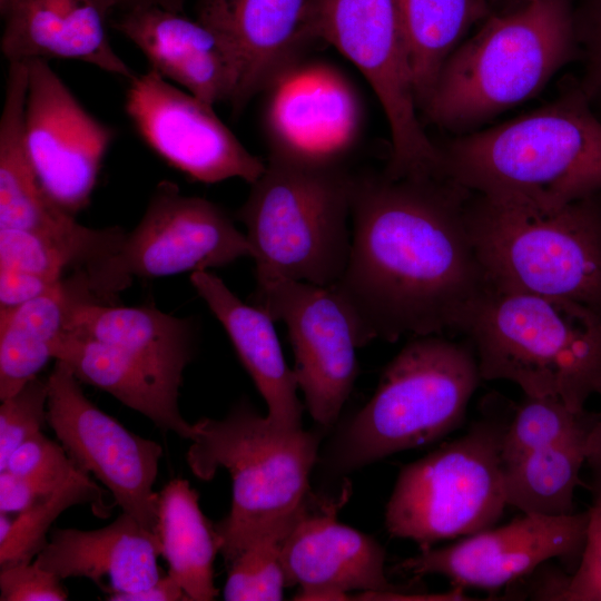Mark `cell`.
<instances>
[{
  "label": "cell",
  "instance_id": "cell-1",
  "mask_svg": "<svg viewBox=\"0 0 601 601\" xmlns=\"http://www.w3.org/2000/svg\"><path fill=\"white\" fill-rule=\"evenodd\" d=\"M471 194L445 177L355 176L351 250L333 287L361 346L462 331L489 286L466 221Z\"/></svg>",
  "mask_w": 601,
  "mask_h": 601
},
{
  "label": "cell",
  "instance_id": "cell-2",
  "mask_svg": "<svg viewBox=\"0 0 601 601\" xmlns=\"http://www.w3.org/2000/svg\"><path fill=\"white\" fill-rule=\"evenodd\" d=\"M442 175L491 200L554 211L601 193V118L579 82L509 121L454 135Z\"/></svg>",
  "mask_w": 601,
  "mask_h": 601
},
{
  "label": "cell",
  "instance_id": "cell-3",
  "mask_svg": "<svg viewBox=\"0 0 601 601\" xmlns=\"http://www.w3.org/2000/svg\"><path fill=\"white\" fill-rule=\"evenodd\" d=\"M578 59L572 0L492 11L447 58L420 111L443 130L471 132L536 96Z\"/></svg>",
  "mask_w": 601,
  "mask_h": 601
},
{
  "label": "cell",
  "instance_id": "cell-4",
  "mask_svg": "<svg viewBox=\"0 0 601 601\" xmlns=\"http://www.w3.org/2000/svg\"><path fill=\"white\" fill-rule=\"evenodd\" d=\"M481 378L553 396L574 411L601 383V314L563 298L487 286L462 331Z\"/></svg>",
  "mask_w": 601,
  "mask_h": 601
},
{
  "label": "cell",
  "instance_id": "cell-5",
  "mask_svg": "<svg viewBox=\"0 0 601 601\" xmlns=\"http://www.w3.org/2000/svg\"><path fill=\"white\" fill-rule=\"evenodd\" d=\"M354 184L342 164L269 152L237 211L256 283L286 278L333 286L339 280L351 250Z\"/></svg>",
  "mask_w": 601,
  "mask_h": 601
},
{
  "label": "cell",
  "instance_id": "cell-6",
  "mask_svg": "<svg viewBox=\"0 0 601 601\" xmlns=\"http://www.w3.org/2000/svg\"><path fill=\"white\" fill-rule=\"evenodd\" d=\"M193 426L186 455L193 473L209 481L225 469L233 481L230 511L215 525L228 565L254 539L299 511L311 493L319 435L275 425L246 401L223 418L204 417Z\"/></svg>",
  "mask_w": 601,
  "mask_h": 601
},
{
  "label": "cell",
  "instance_id": "cell-7",
  "mask_svg": "<svg viewBox=\"0 0 601 601\" xmlns=\"http://www.w3.org/2000/svg\"><path fill=\"white\" fill-rule=\"evenodd\" d=\"M466 221L490 286L563 298L601 314V193L554 211L472 193Z\"/></svg>",
  "mask_w": 601,
  "mask_h": 601
},
{
  "label": "cell",
  "instance_id": "cell-8",
  "mask_svg": "<svg viewBox=\"0 0 601 601\" xmlns=\"http://www.w3.org/2000/svg\"><path fill=\"white\" fill-rule=\"evenodd\" d=\"M481 380L470 341L414 337L388 363L374 395L337 437L333 469L349 472L446 436L464 421Z\"/></svg>",
  "mask_w": 601,
  "mask_h": 601
},
{
  "label": "cell",
  "instance_id": "cell-9",
  "mask_svg": "<svg viewBox=\"0 0 601 601\" xmlns=\"http://www.w3.org/2000/svg\"><path fill=\"white\" fill-rule=\"evenodd\" d=\"M510 416L487 412L462 436L405 465L386 505L388 533L426 550L495 525L508 505L502 443Z\"/></svg>",
  "mask_w": 601,
  "mask_h": 601
},
{
  "label": "cell",
  "instance_id": "cell-10",
  "mask_svg": "<svg viewBox=\"0 0 601 601\" xmlns=\"http://www.w3.org/2000/svg\"><path fill=\"white\" fill-rule=\"evenodd\" d=\"M313 40L337 49L364 76L385 114L392 178L442 176V156L418 118L408 48L395 0H312Z\"/></svg>",
  "mask_w": 601,
  "mask_h": 601
},
{
  "label": "cell",
  "instance_id": "cell-11",
  "mask_svg": "<svg viewBox=\"0 0 601 601\" xmlns=\"http://www.w3.org/2000/svg\"><path fill=\"white\" fill-rule=\"evenodd\" d=\"M252 257L246 234L215 203L181 194L169 180L160 181L147 208L116 250L82 270L101 302L126 288L132 277L156 278L227 266Z\"/></svg>",
  "mask_w": 601,
  "mask_h": 601
},
{
  "label": "cell",
  "instance_id": "cell-12",
  "mask_svg": "<svg viewBox=\"0 0 601 601\" xmlns=\"http://www.w3.org/2000/svg\"><path fill=\"white\" fill-rule=\"evenodd\" d=\"M253 304L285 324L307 411L322 426L333 425L358 373L351 307L333 286L286 278L256 283Z\"/></svg>",
  "mask_w": 601,
  "mask_h": 601
},
{
  "label": "cell",
  "instance_id": "cell-13",
  "mask_svg": "<svg viewBox=\"0 0 601 601\" xmlns=\"http://www.w3.org/2000/svg\"><path fill=\"white\" fill-rule=\"evenodd\" d=\"M47 380L48 424L70 459L109 490L121 511L156 532L154 484L162 456L160 444L132 433L98 408L65 363L56 361Z\"/></svg>",
  "mask_w": 601,
  "mask_h": 601
},
{
  "label": "cell",
  "instance_id": "cell-14",
  "mask_svg": "<svg viewBox=\"0 0 601 601\" xmlns=\"http://www.w3.org/2000/svg\"><path fill=\"white\" fill-rule=\"evenodd\" d=\"M125 110L149 148L194 180L252 185L265 170L266 161L247 150L213 105L152 69L129 80Z\"/></svg>",
  "mask_w": 601,
  "mask_h": 601
},
{
  "label": "cell",
  "instance_id": "cell-15",
  "mask_svg": "<svg viewBox=\"0 0 601 601\" xmlns=\"http://www.w3.org/2000/svg\"><path fill=\"white\" fill-rule=\"evenodd\" d=\"M28 62L26 139L47 195L76 216L90 203L115 130L92 116L49 61Z\"/></svg>",
  "mask_w": 601,
  "mask_h": 601
},
{
  "label": "cell",
  "instance_id": "cell-16",
  "mask_svg": "<svg viewBox=\"0 0 601 601\" xmlns=\"http://www.w3.org/2000/svg\"><path fill=\"white\" fill-rule=\"evenodd\" d=\"M588 511L563 515L523 513L457 542L421 550L394 566L395 572L441 574L457 589H499L552 559L579 562L585 541Z\"/></svg>",
  "mask_w": 601,
  "mask_h": 601
},
{
  "label": "cell",
  "instance_id": "cell-17",
  "mask_svg": "<svg viewBox=\"0 0 601 601\" xmlns=\"http://www.w3.org/2000/svg\"><path fill=\"white\" fill-rule=\"evenodd\" d=\"M351 485L337 496L312 492L289 529L282 551L287 587L298 585L299 600H343L351 591L387 597L400 593L385 573V550L373 538L342 524L337 513Z\"/></svg>",
  "mask_w": 601,
  "mask_h": 601
},
{
  "label": "cell",
  "instance_id": "cell-18",
  "mask_svg": "<svg viewBox=\"0 0 601 601\" xmlns=\"http://www.w3.org/2000/svg\"><path fill=\"white\" fill-rule=\"evenodd\" d=\"M264 126L269 152L322 164H342L362 120L356 92L331 66L303 65L267 90Z\"/></svg>",
  "mask_w": 601,
  "mask_h": 601
},
{
  "label": "cell",
  "instance_id": "cell-19",
  "mask_svg": "<svg viewBox=\"0 0 601 601\" xmlns=\"http://www.w3.org/2000/svg\"><path fill=\"white\" fill-rule=\"evenodd\" d=\"M312 0H197L196 19L227 48L236 73L229 102L240 112L284 72L299 62L314 41L307 28Z\"/></svg>",
  "mask_w": 601,
  "mask_h": 601
},
{
  "label": "cell",
  "instance_id": "cell-20",
  "mask_svg": "<svg viewBox=\"0 0 601 601\" xmlns=\"http://www.w3.org/2000/svg\"><path fill=\"white\" fill-rule=\"evenodd\" d=\"M115 0H0L8 62L75 60L128 81L136 75L108 36Z\"/></svg>",
  "mask_w": 601,
  "mask_h": 601
},
{
  "label": "cell",
  "instance_id": "cell-21",
  "mask_svg": "<svg viewBox=\"0 0 601 601\" xmlns=\"http://www.w3.org/2000/svg\"><path fill=\"white\" fill-rule=\"evenodd\" d=\"M110 27L131 41L150 68L215 106L230 102L236 87L231 57L220 38L183 12L145 6L122 10Z\"/></svg>",
  "mask_w": 601,
  "mask_h": 601
},
{
  "label": "cell",
  "instance_id": "cell-22",
  "mask_svg": "<svg viewBox=\"0 0 601 601\" xmlns=\"http://www.w3.org/2000/svg\"><path fill=\"white\" fill-rule=\"evenodd\" d=\"M159 555L157 533L122 511L97 530H52L33 561L60 580L89 579L108 595L139 591L158 581Z\"/></svg>",
  "mask_w": 601,
  "mask_h": 601
},
{
  "label": "cell",
  "instance_id": "cell-23",
  "mask_svg": "<svg viewBox=\"0 0 601 601\" xmlns=\"http://www.w3.org/2000/svg\"><path fill=\"white\" fill-rule=\"evenodd\" d=\"M190 282L220 322L243 365L267 404V417L284 428H300L303 404L298 384L285 361L273 318L237 297L209 270L190 274Z\"/></svg>",
  "mask_w": 601,
  "mask_h": 601
},
{
  "label": "cell",
  "instance_id": "cell-24",
  "mask_svg": "<svg viewBox=\"0 0 601 601\" xmlns=\"http://www.w3.org/2000/svg\"><path fill=\"white\" fill-rule=\"evenodd\" d=\"M67 331L111 345L179 390L191 362L197 326L154 306H122L99 300L75 305Z\"/></svg>",
  "mask_w": 601,
  "mask_h": 601
},
{
  "label": "cell",
  "instance_id": "cell-25",
  "mask_svg": "<svg viewBox=\"0 0 601 601\" xmlns=\"http://www.w3.org/2000/svg\"><path fill=\"white\" fill-rule=\"evenodd\" d=\"M27 86L28 63L9 62L0 118V229L71 234L82 225L47 195L30 157L24 127Z\"/></svg>",
  "mask_w": 601,
  "mask_h": 601
},
{
  "label": "cell",
  "instance_id": "cell-26",
  "mask_svg": "<svg viewBox=\"0 0 601 601\" xmlns=\"http://www.w3.org/2000/svg\"><path fill=\"white\" fill-rule=\"evenodd\" d=\"M80 383L105 391L149 418L162 433L191 440L194 426L180 414L179 390L120 349L66 331L53 349Z\"/></svg>",
  "mask_w": 601,
  "mask_h": 601
},
{
  "label": "cell",
  "instance_id": "cell-27",
  "mask_svg": "<svg viewBox=\"0 0 601 601\" xmlns=\"http://www.w3.org/2000/svg\"><path fill=\"white\" fill-rule=\"evenodd\" d=\"M90 299L99 300L86 274L76 270L45 294L0 311V400L38 377L53 358L75 305Z\"/></svg>",
  "mask_w": 601,
  "mask_h": 601
},
{
  "label": "cell",
  "instance_id": "cell-28",
  "mask_svg": "<svg viewBox=\"0 0 601 601\" xmlns=\"http://www.w3.org/2000/svg\"><path fill=\"white\" fill-rule=\"evenodd\" d=\"M198 497L187 480L169 481L158 492L156 533L168 574L188 600L210 601L218 594L214 560L220 545L215 525L201 512Z\"/></svg>",
  "mask_w": 601,
  "mask_h": 601
},
{
  "label": "cell",
  "instance_id": "cell-29",
  "mask_svg": "<svg viewBox=\"0 0 601 601\" xmlns=\"http://www.w3.org/2000/svg\"><path fill=\"white\" fill-rule=\"evenodd\" d=\"M406 39L418 110L469 31L491 12L489 0H395Z\"/></svg>",
  "mask_w": 601,
  "mask_h": 601
},
{
  "label": "cell",
  "instance_id": "cell-30",
  "mask_svg": "<svg viewBox=\"0 0 601 601\" xmlns=\"http://www.w3.org/2000/svg\"><path fill=\"white\" fill-rule=\"evenodd\" d=\"M585 441L559 442L504 463L506 504L522 513H574V491L585 462Z\"/></svg>",
  "mask_w": 601,
  "mask_h": 601
},
{
  "label": "cell",
  "instance_id": "cell-31",
  "mask_svg": "<svg viewBox=\"0 0 601 601\" xmlns=\"http://www.w3.org/2000/svg\"><path fill=\"white\" fill-rule=\"evenodd\" d=\"M80 504H90L99 518H106L112 509L101 487L81 470L13 520L0 512V565L32 562L48 543L52 523L63 511Z\"/></svg>",
  "mask_w": 601,
  "mask_h": 601
},
{
  "label": "cell",
  "instance_id": "cell-32",
  "mask_svg": "<svg viewBox=\"0 0 601 601\" xmlns=\"http://www.w3.org/2000/svg\"><path fill=\"white\" fill-rule=\"evenodd\" d=\"M594 412L574 411L553 396H526L513 410L503 436L502 463L544 446L585 441Z\"/></svg>",
  "mask_w": 601,
  "mask_h": 601
},
{
  "label": "cell",
  "instance_id": "cell-33",
  "mask_svg": "<svg viewBox=\"0 0 601 601\" xmlns=\"http://www.w3.org/2000/svg\"><path fill=\"white\" fill-rule=\"evenodd\" d=\"M299 511L293 518L254 539L226 565L225 600L275 601L283 599V591L287 587L282 562L283 544Z\"/></svg>",
  "mask_w": 601,
  "mask_h": 601
},
{
  "label": "cell",
  "instance_id": "cell-34",
  "mask_svg": "<svg viewBox=\"0 0 601 601\" xmlns=\"http://www.w3.org/2000/svg\"><path fill=\"white\" fill-rule=\"evenodd\" d=\"M48 380L39 376L13 395L1 400L0 406V471L23 442L42 431L48 423Z\"/></svg>",
  "mask_w": 601,
  "mask_h": 601
},
{
  "label": "cell",
  "instance_id": "cell-35",
  "mask_svg": "<svg viewBox=\"0 0 601 601\" xmlns=\"http://www.w3.org/2000/svg\"><path fill=\"white\" fill-rule=\"evenodd\" d=\"M588 511L584 546L573 573L560 574L550 600L601 601V497Z\"/></svg>",
  "mask_w": 601,
  "mask_h": 601
},
{
  "label": "cell",
  "instance_id": "cell-36",
  "mask_svg": "<svg viewBox=\"0 0 601 601\" xmlns=\"http://www.w3.org/2000/svg\"><path fill=\"white\" fill-rule=\"evenodd\" d=\"M6 470L55 490L80 469L61 444L47 437L41 431L13 451L3 471Z\"/></svg>",
  "mask_w": 601,
  "mask_h": 601
},
{
  "label": "cell",
  "instance_id": "cell-37",
  "mask_svg": "<svg viewBox=\"0 0 601 601\" xmlns=\"http://www.w3.org/2000/svg\"><path fill=\"white\" fill-rule=\"evenodd\" d=\"M574 24L583 63L578 82L595 106L601 102V0H580L574 6Z\"/></svg>",
  "mask_w": 601,
  "mask_h": 601
},
{
  "label": "cell",
  "instance_id": "cell-38",
  "mask_svg": "<svg viewBox=\"0 0 601 601\" xmlns=\"http://www.w3.org/2000/svg\"><path fill=\"white\" fill-rule=\"evenodd\" d=\"M1 601H63L68 592L61 580L35 561L1 566Z\"/></svg>",
  "mask_w": 601,
  "mask_h": 601
},
{
  "label": "cell",
  "instance_id": "cell-39",
  "mask_svg": "<svg viewBox=\"0 0 601 601\" xmlns=\"http://www.w3.org/2000/svg\"><path fill=\"white\" fill-rule=\"evenodd\" d=\"M41 483L14 474L10 471H0V512L13 513L26 510L39 497L51 493Z\"/></svg>",
  "mask_w": 601,
  "mask_h": 601
},
{
  "label": "cell",
  "instance_id": "cell-40",
  "mask_svg": "<svg viewBox=\"0 0 601 601\" xmlns=\"http://www.w3.org/2000/svg\"><path fill=\"white\" fill-rule=\"evenodd\" d=\"M57 284L35 275L0 269V311L16 307L36 298Z\"/></svg>",
  "mask_w": 601,
  "mask_h": 601
},
{
  "label": "cell",
  "instance_id": "cell-41",
  "mask_svg": "<svg viewBox=\"0 0 601 601\" xmlns=\"http://www.w3.org/2000/svg\"><path fill=\"white\" fill-rule=\"evenodd\" d=\"M111 601H189L179 583L169 574L150 587L135 592H118L106 597Z\"/></svg>",
  "mask_w": 601,
  "mask_h": 601
},
{
  "label": "cell",
  "instance_id": "cell-42",
  "mask_svg": "<svg viewBox=\"0 0 601 601\" xmlns=\"http://www.w3.org/2000/svg\"><path fill=\"white\" fill-rule=\"evenodd\" d=\"M117 8L127 10L135 7L156 6L164 9L183 12L185 0H115Z\"/></svg>",
  "mask_w": 601,
  "mask_h": 601
},
{
  "label": "cell",
  "instance_id": "cell-43",
  "mask_svg": "<svg viewBox=\"0 0 601 601\" xmlns=\"http://www.w3.org/2000/svg\"><path fill=\"white\" fill-rule=\"evenodd\" d=\"M534 0H490L492 11H506Z\"/></svg>",
  "mask_w": 601,
  "mask_h": 601
},
{
  "label": "cell",
  "instance_id": "cell-44",
  "mask_svg": "<svg viewBox=\"0 0 601 601\" xmlns=\"http://www.w3.org/2000/svg\"><path fill=\"white\" fill-rule=\"evenodd\" d=\"M597 394H600V395H601V383H600V385H599V387H598ZM595 420H597L599 423H601V412L595 413Z\"/></svg>",
  "mask_w": 601,
  "mask_h": 601
},
{
  "label": "cell",
  "instance_id": "cell-45",
  "mask_svg": "<svg viewBox=\"0 0 601 601\" xmlns=\"http://www.w3.org/2000/svg\"><path fill=\"white\" fill-rule=\"evenodd\" d=\"M595 106H598V109H595V111H597L598 116L601 118V102L597 104Z\"/></svg>",
  "mask_w": 601,
  "mask_h": 601
},
{
  "label": "cell",
  "instance_id": "cell-46",
  "mask_svg": "<svg viewBox=\"0 0 601 601\" xmlns=\"http://www.w3.org/2000/svg\"><path fill=\"white\" fill-rule=\"evenodd\" d=\"M490 1V0H489Z\"/></svg>",
  "mask_w": 601,
  "mask_h": 601
}]
</instances>
